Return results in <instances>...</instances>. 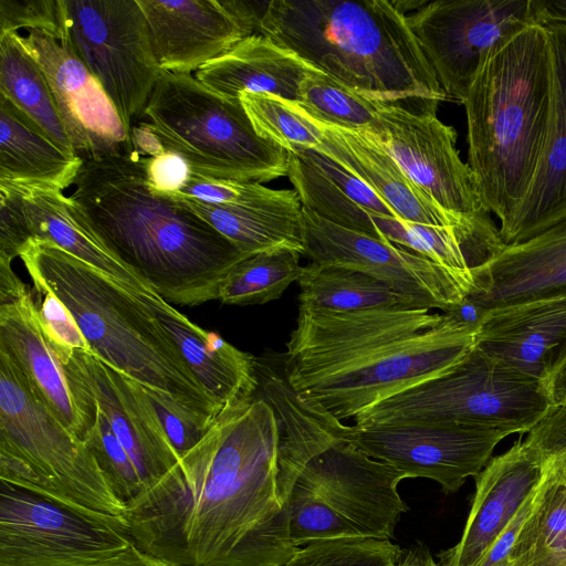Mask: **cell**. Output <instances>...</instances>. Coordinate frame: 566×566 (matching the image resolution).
Segmentation results:
<instances>
[{
  "mask_svg": "<svg viewBox=\"0 0 566 566\" xmlns=\"http://www.w3.org/2000/svg\"><path fill=\"white\" fill-rule=\"evenodd\" d=\"M280 426L261 395L224 407L153 488L126 506L135 544L172 566H275L297 548L279 488Z\"/></svg>",
  "mask_w": 566,
  "mask_h": 566,
  "instance_id": "cell-1",
  "label": "cell"
},
{
  "mask_svg": "<svg viewBox=\"0 0 566 566\" xmlns=\"http://www.w3.org/2000/svg\"><path fill=\"white\" fill-rule=\"evenodd\" d=\"M478 331L424 307L333 312L298 307L283 379L304 402L344 421L458 366Z\"/></svg>",
  "mask_w": 566,
  "mask_h": 566,
  "instance_id": "cell-2",
  "label": "cell"
},
{
  "mask_svg": "<svg viewBox=\"0 0 566 566\" xmlns=\"http://www.w3.org/2000/svg\"><path fill=\"white\" fill-rule=\"evenodd\" d=\"M73 185L80 222L168 303L218 300L230 271L251 256L182 200L154 192L134 150L83 160Z\"/></svg>",
  "mask_w": 566,
  "mask_h": 566,
  "instance_id": "cell-3",
  "label": "cell"
},
{
  "mask_svg": "<svg viewBox=\"0 0 566 566\" xmlns=\"http://www.w3.org/2000/svg\"><path fill=\"white\" fill-rule=\"evenodd\" d=\"M397 1L272 0L258 33L363 97L437 115L449 97Z\"/></svg>",
  "mask_w": 566,
  "mask_h": 566,
  "instance_id": "cell-4",
  "label": "cell"
},
{
  "mask_svg": "<svg viewBox=\"0 0 566 566\" xmlns=\"http://www.w3.org/2000/svg\"><path fill=\"white\" fill-rule=\"evenodd\" d=\"M547 36L530 25L491 53L463 101L468 164L500 232L510 224L535 176L551 108Z\"/></svg>",
  "mask_w": 566,
  "mask_h": 566,
  "instance_id": "cell-5",
  "label": "cell"
},
{
  "mask_svg": "<svg viewBox=\"0 0 566 566\" xmlns=\"http://www.w3.org/2000/svg\"><path fill=\"white\" fill-rule=\"evenodd\" d=\"M19 258L34 289L53 293L69 308L101 361L205 420L222 410L138 293L49 241L32 239Z\"/></svg>",
  "mask_w": 566,
  "mask_h": 566,
  "instance_id": "cell-6",
  "label": "cell"
},
{
  "mask_svg": "<svg viewBox=\"0 0 566 566\" xmlns=\"http://www.w3.org/2000/svg\"><path fill=\"white\" fill-rule=\"evenodd\" d=\"M140 120L192 175L259 184L287 176L289 150L256 133L240 99L191 74L165 72Z\"/></svg>",
  "mask_w": 566,
  "mask_h": 566,
  "instance_id": "cell-7",
  "label": "cell"
},
{
  "mask_svg": "<svg viewBox=\"0 0 566 566\" xmlns=\"http://www.w3.org/2000/svg\"><path fill=\"white\" fill-rule=\"evenodd\" d=\"M0 480L102 515L124 518L126 512L85 442L32 394L1 350Z\"/></svg>",
  "mask_w": 566,
  "mask_h": 566,
  "instance_id": "cell-8",
  "label": "cell"
},
{
  "mask_svg": "<svg viewBox=\"0 0 566 566\" xmlns=\"http://www.w3.org/2000/svg\"><path fill=\"white\" fill-rule=\"evenodd\" d=\"M551 405L541 379L475 346L452 370L380 401L354 423H455L523 434Z\"/></svg>",
  "mask_w": 566,
  "mask_h": 566,
  "instance_id": "cell-9",
  "label": "cell"
},
{
  "mask_svg": "<svg viewBox=\"0 0 566 566\" xmlns=\"http://www.w3.org/2000/svg\"><path fill=\"white\" fill-rule=\"evenodd\" d=\"M133 544L125 518L0 480V566H94Z\"/></svg>",
  "mask_w": 566,
  "mask_h": 566,
  "instance_id": "cell-10",
  "label": "cell"
},
{
  "mask_svg": "<svg viewBox=\"0 0 566 566\" xmlns=\"http://www.w3.org/2000/svg\"><path fill=\"white\" fill-rule=\"evenodd\" d=\"M65 39L86 64L129 134L165 73L137 0H64ZM61 39V40H62Z\"/></svg>",
  "mask_w": 566,
  "mask_h": 566,
  "instance_id": "cell-11",
  "label": "cell"
},
{
  "mask_svg": "<svg viewBox=\"0 0 566 566\" xmlns=\"http://www.w3.org/2000/svg\"><path fill=\"white\" fill-rule=\"evenodd\" d=\"M407 18L441 87L461 103L488 56L534 25L531 0L426 1Z\"/></svg>",
  "mask_w": 566,
  "mask_h": 566,
  "instance_id": "cell-12",
  "label": "cell"
},
{
  "mask_svg": "<svg viewBox=\"0 0 566 566\" xmlns=\"http://www.w3.org/2000/svg\"><path fill=\"white\" fill-rule=\"evenodd\" d=\"M301 218L303 255L312 262L366 273L416 307L446 312L475 287V274L446 268L407 248L345 229L304 207Z\"/></svg>",
  "mask_w": 566,
  "mask_h": 566,
  "instance_id": "cell-13",
  "label": "cell"
},
{
  "mask_svg": "<svg viewBox=\"0 0 566 566\" xmlns=\"http://www.w3.org/2000/svg\"><path fill=\"white\" fill-rule=\"evenodd\" d=\"M337 432L370 458L386 462L406 478L438 482L457 492L490 461L510 433L455 423L346 424L334 418Z\"/></svg>",
  "mask_w": 566,
  "mask_h": 566,
  "instance_id": "cell-14",
  "label": "cell"
},
{
  "mask_svg": "<svg viewBox=\"0 0 566 566\" xmlns=\"http://www.w3.org/2000/svg\"><path fill=\"white\" fill-rule=\"evenodd\" d=\"M0 350L14 363L32 394L84 441L97 419L96 400L71 349L45 333L25 284L0 295Z\"/></svg>",
  "mask_w": 566,
  "mask_h": 566,
  "instance_id": "cell-15",
  "label": "cell"
},
{
  "mask_svg": "<svg viewBox=\"0 0 566 566\" xmlns=\"http://www.w3.org/2000/svg\"><path fill=\"white\" fill-rule=\"evenodd\" d=\"M361 132L444 210L468 218L491 213L481 200L469 164L460 158L455 129L437 115H416L381 105L374 124Z\"/></svg>",
  "mask_w": 566,
  "mask_h": 566,
  "instance_id": "cell-16",
  "label": "cell"
},
{
  "mask_svg": "<svg viewBox=\"0 0 566 566\" xmlns=\"http://www.w3.org/2000/svg\"><path fill=\"white\" fill-rule=\"evenodd\" d=\"M19 40L43 70L76 156L82 160L133 151L112 102L70 43L38 31Z\"/></svg>",
  "mask_w": 566,
  "mask_h": 566,
  "instance_id": "cell-17",
  "label": "cell"
},
{
  "mask_svg": "<svg viewBox=\"0 0 566 566\" xmlns=\"http://www.w3.org/2000/svg\"><path fill=\"white\" fill-rule=\"evenodd\" d=\"M137 1L164 72H197L258 33L255 21L240 0Z\"/></svg>",
  "mask_w": 566,
  "mask_h": 566,
  "instance_id": "cell-18",
  "label": "cell"
},
{
  "mask_svg": "<svg viewBox=\"0 0 566 566\" xmlns=\"http://www.w3.org/2000/svg\"><path fill=\"white\" fill-rule=\"evenodd\" d=\"M542 460L522 439L491 458L475 476V493L460 541L439 554L440 566H476L536 492Z\"/></svg>",
  "mask_w": 566,
  "mask_h": 566,
  "instance_id": "cell-19",
  "label": "cell"
},
{
  "mask_svg": "<svg viewBox=\"0 0 566 566\" xmlns=\"http://www.w3.org/2000/svg\"><path fill=\"white\" fill-rule=\"evenodd\" d=\"M97 407L129 454L144 492L159 482L179 457L167 439L144 388L93 354L71 349Z\"/></svg>",
  "mask_w": 566,
  "mask_h": 566,
  "instance_id": "cell-20",
  "label": "cell"
},
{
  "mask_svg": "<svg viewBox=\"0 0 566 566\" xmlns=\"http://www.w3.org/2000/svg\"><path fill=\"white\" fill-rule=\"evenodd\" d=\"M551 108L543 153L530 188L507 228L505 245L527 240L566 219V25L546 24Z\"/></svg>",
  "mask_w": 566,
  "mask_h": 566,
  "instance_id": "cell-21",
  "label": "cell"
},
{
  "mask_svg": "<svg viewBox=\"0 0 566 566\" xmlns=\"http://www.w3.org/2000/svg\"><path fill=\"white\" fill-rule=\"evenodd\" d=\"M468 295L488 310L566 292V219L505 245L475 270Z\"/></svg>",
  "mask_w": 566,
  "mask_h": 566,
  "instance_id": "cell-22",
  "label": "cell"
},
{
  "mask_svg": "<svg viewBox=\"0 0 566 566\" xmlns=\"http://www.w3.org/2000/svg\"><path fill=\"white\" fill-rule=\"evenodd\" d=\"M476 347L541 379L566 348V292L489 310Z\"/></svg>",
  "mask_w": 566,
  "mask_h": 566,
  "instance_id": "cell-23",
  "label": "cell"
},
{
  "mask_svg": "<svg viewBox=\"0 0 566 566\" xmlns=\"http://www.w3.org/2000/svg\"><path fill=\"white\" fill-rule=\"evenodd\" d=\"M171 337L196 379L223 409L254 398L260 386L256 359L192 323L154 291L138 294Z\"/></svg>",
  "mask_w": 566,
  "mask_h": 566,
  "instance_id": "cell-24",
  "label": "cell"
},
{
  "mask_svg": "<svg viewBox=\"0 0 566 566\" xmlns=\"http://www.w3.org/2000/svg\"><path fill=\"white\" fill-rule=\"evenodd\" d=\"M319 123L323 142L316 151L326 155L361 180L387 201L401 219L438 227L474 219L447 211L433 202L391 156L364 132Z\"/></svg>",
  "mask_w": 566,
  "mask_h": 566,
  "instance_id": "cell-25",
  "label": "cell"
},
{
  "mask_svg": "<svg viewBox=\"0 0 566 566\" xmlns=\"http://www.w3.org/2000/svg\"><path fill=\"white\" fill-rule=\"evenodd\" d=\"M289 153L286 177L302 207L334 224L378 240L371 216L401 219L387 201L326 155L313 149Z\"/></svg>",
  "mask_w": 566,
  "mask_h": 566,
  "instance_id": "cell-26",
  "label": "cell"
},
{
  "mask_svg": "<svg viewBox=\"0 0 566 566\" xmlns=\"http://www.w3.org/2000/svg\"><path fill=\"white\" fill-rule=\"evenodd\" d=\"M312 67L293 52L255 33L200 67L196 78L231 99H240V94L250 92L298 103L301 83Z\"/></svg>",
  "mask_w": 566,
  "mask_h": 566,
  "instance_id": "cell-27",
  "label": "cell"
},
{
  "mask_svg": "<svg viewBox=\"0 0 566 566\" xmlns=\"http://www.w3.org/2000/svg\"><path fill=\"white\" fill-rule=\"evenodd\" d=\"M382 241L420 253L446 268L475 274V270L504 247L500 228L491 214L464 222L438 227L410 222L388 216H371Z\"/></svg>",
  "mask_w": 566,
  "mask_h": 566,
  "instance_id": "cell-28",
  "label": "cell"
},
{
  "mask_svg": "<svg viewBox=\"0 0 566 566\" xmlns=\"http://www.w3.org/2000/svg\"><path fill=\"white\" fill-rule=\"evenodd\" d=\"M9 185L21 196L33 239L57 245L135 293L153 291L105 250L80 222L73 212L70 197L64 196L62 190L40 185Z\"/></svg>",
  "mask_w": 566,
  "mask_h": 566,
  "instance_id": "cell-29",
  "label": "cell"
},
{
  "mask_svg": "<svg viewBox=\"0 0 566 566\" xmlns=\"http://www.w3.org/2000/svg\"><path fill=\"white\" fill-rule=\"evenodd\" d=\"M83 160L64 151L27 115L0 95V182L64 190Z\"/></svg>",
  "mask_w": 566,
  "mask_h": 566,
  "instance_id": "cell-30",
  "label": "cell"
},
{
  "mask_svg": "<svg viewBox=\"0 0 566 566\" xmlns=\"http://www.w3.org/2000/svg\"><path fill=\"white\" fill-rule=\"evenodd\" d=\"M0 95L64 151L75 155L49 81L17 32L0 34Z\"/></svg>",
  "mask_w": 566,
  "mask_h": 566,
  "instance_id": "cell-31",
  "label": "cell"
},
{
  "mask_svg": "<svg viewBox=\"0 0 566 566\" xmlns=\"http://www.w3.org/2000/svg\"><path fill=\"white\" fill-rule=\"evenodd\" d=\"M178 199L248 255L279 249L304 253L302 209L227 207Z\"/></svg>",
  "mask_w": 566,
  "mask_h": 566,
  "instance_id": "cell-32",
  "label": "cell"
},
{
  "mask_svg": "<svg viewBox=\"0 0 566 566\" xmlns=\"http://www.w3.org/2000/svg\"><path fill=\"white\" fill-rule=\"evenodd\" d=\"M298 284V307L333 312L416 307L382 282L345 266L311 261L302 268Z\"/></svg>",
  "mask_w": 566,
  "mask_h": 566,
  "instance_id": "cell-33",
  "label": "cell"
},
{
  "mask_svg": "<svg viewBox=\"0 0 566 566\" xmlns=\"http://www.w3.org/2000/svg\"><path fill=\"white\" fill-rule=\"evenodd\" d=\"M510 566H566V484L544 471Z\"/></svg>",
  "mask_w": 566,
  "mask_h": 566,
  "instance_id": "cell-34",
  "label": "cell"
},
{
  "mask_svg": "<svg viewBox=\"0 0 566 566\" xmlns=\"http://www.w3.org/2000/svg\"><path fill=\"white\" fill-rule=\"evenodd\" d=\"M301 254L279 249L253 254L238 263L221 284L218 300L229 305H259L277 300L295 281Z\"/></svg>",
  "mask_w": 566,
  "mask_h": 566,
  "instance_id": "cell-35",
  "label": "cell"
},
{
  "mask_svg": "<svg viewBox=\"0 0 566 566\" xmlns=\"http://www.w3.org/2000/svg\"><path fill=\"white\" fill-rule=\"evenodd\" d=\"M256 133L286 150H317L323 142L321 123L298 103L268 93L239 96Z\"/></svg>",
  "mask_w": 566,
  "mask_h": 566,
  "instance_id": "cell-36",
  "label": "cell"
},
{
  "mask_svg": "<svg viewBox=\"0 0 566 566\" xmlns=\"http://www.w3.org/2000/svg\"><path fill=\"white\" fill-rule=\"evenodd\" d=\"M298 104L318 122L352 130L368 129L381 106L314 67L301 83Z\"/></svg>",
  "mask_w": 566,
  "mask_h": 566,
  "instance_id": "cell-37",
  "label": "cell"
},
{
  "mask_svg": "<svg viewBox=\"0 0 566 566\" xmlns=\"http://www.w3.org/2000/svg\"><path fill=\"white\" fill-rule=\"evenodd\" d=\"M290 542L295 548L350 537H365L346 517L315 492L294 484L287 500Z\"/></svg>",
  "mask_w": 566,
  "mask_h": 566,
  "instance_id": "cell-38",
  "label": "cell"
},
{
  "mask_svg": "<svg viewBox=\"0 0 566 566\" xmlns=\"http://www.w3.org/2000/svg\"><path fill=\"white\" fill-rule=\"evenodd\" d=\"M403 553L389 539L337 538L300 547L275 566H400Z\"/></svg>",
  "mask_w": 566,
  "mask_h": 566,
  "instance_id": "cell-39",
  "label": "cell"
},
{
  "mask_svg": "<svg viewBox=\"0 0 566 566\" xmlns=\"http://www.w3.org/2000/svg\"><path fill=\"white\" fill-rule=\"evenodd\" d=\"M174 198L203 203L272 210H301L294 190L271 189L253 181L212 179L191 175L187 185Z\"/></svg>",
  "mask_w": 566,
  "mask_h": 566,
  "instance_id": "cell-40",
  "label": "cell"
},
{
  "mask_svg": "<svg viewBox=\"0 0 566 566\" xmlns=\"http://www.w3.org/2000/svg\"><path fill=\"white\" fill-rule=\"evenodd\" d=\"M84 442L94 455L107 484L125 507L144 493V486L129 454L99 408L96 422Z\"/></svg>",
  "mask_w": 566,
  "mask_h": 566,
  "instance_id": "cell-41",
  "label": "cell"
},
{
  "mask_svg": "<svg viewBox=\"0 0 566 566\" xmlns=\"http://www.w3.org/2000/svg\"><path fill=\"white\" fill-rule=\"evenodd\" d=\"M65 28L64 0H0V34L27 29L61 40Z\"/></svg>",
  "mask_w": 566,
  "mask_h": 566,
  "instance_id": "cell-42",
  "label": "cell"
},
{
  "mask_svg": "<svg viewBox=\"0 0 566 566\" xmlns=\"http://www.w3.org/2000/svg\"><path fill=\"white\" fill-rule=\"evenodd\" d=\"M524 441L537 453L544 471L566 483V403L551 405Z\"/></svg>",
  "mask_w": 566,
  "mask_h": 566,
  "instance_id": "cell-43",
  "label": "cell"
},
{
  "mask_svg": "<svg viewBox=\"0 0 566 566\" xmlns=\"http://www.w3.org/2000/svg\"><path fill=\"white\" fill-rule=\"evenodd\" d=\"M143 388L167 439L179 459L182 458L200 442L213 420H205L186 410L172 398Z\"/></svg>",
  "mask_w": 566,
  "mask_h": 566,
  "instance_id": "cell-44",
  "label": "cell"
},
{
  "mask_svg": "<svg viewBox=\"0 0 566 566\" xmlns=\"http://www.w3.org/2000/svg\"><path fill=\"white\" fill-rule=\"evenodd\" d=\"M32 239L20 193L0 182V262L11 263Z\"/></svg>",
  "mask_w": 566,
  "mask_h": 566,
  "instance_id": "cell-45",
  "label": "cell"
},
{
  "mask_svg": "<svg viewBox=\"0 0 566 566\" xmlns=\"http://www.w3.org/2000/svg\"><path fill=\"white\" fill-rule=\"evenodd\" d=\"M44 297L38 306L39 318L49 337L67 349L91 353L75 318L69 308L51 292L40 293Z\"/></svg>",
  "mask_w": 566,
  "mask_h": 566,
  "instance_id": "cell-46",
  "label": "cell"
},
{
  "mask_svg": "<svg viewBox=\"0 0 566 566\" xmlns=\"http://www.w3.org/2000/svg\"><path fill=\"white\" fill-rule=\"evenodd\" d=\"M145 159L149 188L159 195L168 197L177 195L192 175L187 161L164 146Z\"/></svg>",
  "mask_w": 566,
  "mask_h": 566,
  "instance_id": "cell-47",
  "label": "cell"
},
{
  "mask_svg": "<svg viewBox=\"0 0 566 566\" xmlns=\"http://www.w3.org/2000/svg\"><path fill=\"white\" fill-rule=\"evenodd\" d=\"M552 405L566 403V348L541 378Z\"/></svg>",
  "mask_w": 566,
  "mask_h": 566,
  "instance_id": "cell-48",
  "label": "cell"
},
{
  "mask_svg": "<svg viewBox=\"0 0 566 566\" xmlns=\"http://www.w3.org/2000/svg\"><path fill=\"white\" fill-rule=\"evenodd\" d=\"M442 313L454 323L479 332L489 310L467 296L459 304Z\"/></svg>",
  "mask_w": 566,
  "mask_h": 566,
  "instance_id": "cell-49",
  "label": "cell"
},
{
  "mask_svg": "<svg viewBox=\"0 0 566 566\" xmlns=\"http://www.w3.org/2000/svg\"><path fill=\"white\" fill-rule=\"evenodd\" d=\"M531 9L534 25H566V0H531Z\"/></svg>",
  "mask_w": 566,
  "mask_h": 566,
  "instance_id": "cell-50",
  "label": "cell"
},
{
  "mask_svg": "<svg viewBox=\"0 0 566 566\" xmlns=\"http://www.w3.org/2000/svg\"><path fill=\"white\" fill-rule=\"evenodd\" d=\"M94 566H172L133 544L120 555Z\"/></svg>",
  "mask_w": 566,
  "mask_h": 566,
  "instance_id": "cell-51",
  "label": "cell"
},
{
  "mask_svg": "<svg viewBox=\"0 0 566 566\" xmlns=\"http://www.w3.org/2000/svg\"><path fill=\"white\" fill-rule=\"evenodd\" d=\"M400 566H440L428 548L421 542H417L403 553Z\"/></svg>",
  "mask_w": 566,
  "mask_h": 566,
  "instance_id": "cell-52",
  "label": "cell"
},
{
  "mask_svg": "<svg viewBox=\"0 0 566 566\" xmlns=\"http://www.w3.org/2000/svg\"><path fill=\"white\" fill-rule=\"evenodd\" d=\"M564 483V482H563ZM566 484V483H565Z\"/></svg>",
  "mask_w": 566,
  "mask_h": 566,
  "instance_id": "cell-53",
  "label": "cell"
}]
</instances>
